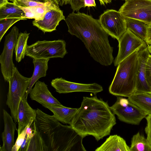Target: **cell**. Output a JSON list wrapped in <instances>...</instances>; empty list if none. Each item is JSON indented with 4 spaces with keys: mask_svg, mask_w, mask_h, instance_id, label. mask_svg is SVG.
I'll use <instances>...</instances> for the list:
<instances>
[{
    "mask_svg": "<svg viewBox=\"0 0 151 151\" xmlns=\"http://www.w3.org/2000/svg\"><path fill=\"white\" fill-rule=\"evenodd\" d=\"M64 20L68 32L82 41L94 60L105 66L112 64L113 48L109 42V35L98 19L83 13L73 12Z\"/></svg>",
    "mask_w": 151,
    "mask_h": 151,
    "instance_id": "1",
    "label": "cell"
},
{
    "mask_svg": "<svg viewBox=\"0 0 151 151\" xmlns=\"http://www.w3.org/2000/svg\"><path fill=\"white\" fill-rule=\"evenodd\" d=\"M116 124L114 114L107 102L96 96L83 97L70 125L84 137L91 135L98 141L110 135Z\"/></svg>",
    "mask_w": 151,
    "mask_h": 151,
    "instance_id": "2",
    "label": "cell"
},
{
    "mask_svg": "<svg viewBox=\"0 0 151 151\" xmlns=\"http://www.w3.org/2000/svg\"><path fill=\"white\" fill-rule=\"evenodd\" d=\"M36 128L42 137L47 151H86L84 138L71 126L64 125L52 116L37 109Z\"/></svg>",
    "mask_w": 151,
    "mask_h": 151,
    "instance_id": "3",
    "label": "cell"
},
{
    "mask_svg": "<svg viewBox=\"0 0 151 151\" xmlns=\"http://www.w3.org/2000/svg\"><path fill=\"white\" fill-rule=\"evenodd\" d=\"M137 51L117 65L114 79L109 86V93L116 96L128 97L135 91L138 66Z\"/></svg>",
    "mask_w": 151,
    "mask_h": 151,
    "instance_id": "4",
    "label": "cell"
},
{
    "mask_svg": "<svg viewBox=\"0 0 151 151\" xmlns=\"http://www.w3.org/2000/svg\"><path fill=\"white\" fill-rule=\"evenodd\" d=\"M31 79V77L27 78L22 76L17 68L15 67L9 82L6 104L9 108L11 115L15 123L18 122L17 114L20 102L25 97Z\"/></svg>",
    "mask_w": 151,
    "mask_h": 151,
    "instance_id": "5",
    "label": "cell"
},
{
    "mask_svg": "<svg viewBox=\"0 0 151 151\" xmlns=\"http://www.w3.org/2000/svg\"><path fill=\"white\" fill-rule=\"evenodd\" d=\"M66 43L63 40L53 41H38L27 45L25 55L32 58H63L68 53Z\"/></svg>",
    "mask_w": 151,
    "mask_h": 151,
    "instance_id": "6",
    "label": "cell"
},
{
    "mask_svg": "<svg viewBox=\"0 0 151 151\" xmlns=\"http://www.w3.org/2000/svg\"><path fill=\"white\" fill-rule=\"evenodd\" d=\"M111 111L121 121L139 125L148 114L128 99L118 96L115 103L110 107Z\"/></svg>",
    "mask_w": 151,
    "mask_h": 151,
    "instance_id": "7",
    "label": "cell"
},
{
    "mask_svg": "<svg viewBox=\"0 0 151 151\" xmlns=\"http://www.w3.org/2000/svg\"><path fill=\"white\" fill-rule=\"evenodd\" d=\"M19 34V29L16 26L13 27L5 37L3 50L0 55L1 73L4 80L8 83L15 67L13 55Z\"/></svg>",
    "mask_w": 151,
    "mask_h": 151,
    "instance_id": "8",
    "label": "cell"
},
{
    "mask_svg": "<svg viewBox=\"0 0 151 151\" xmlns=\"http://www.w3.org/2000/svg\"><path fill=\"white\" fill-rule=\"evenodd\" d=\"M118 11L126 18L151 24V0H125Z\"/></svg>",
    "mask_w": 151,
    "mask_h": 151,
    "instance_id": "9",
    "label": "cell"
},
{
    "mask_svg": "<svg viewBox=\"0 0 151 151\" xmlns=\"http://www.w3.org/2000/svg\"><path fill=\"white\" fill-rule=\"evenodd\" d=\"M103 29L112 38L118 40L126 31V19L118 11H105L98 19Z\"/></svg>",
    "mask_w": 151,
    "mask_h": 151,
    "instance_id": "10",
    "label": "cell"
},
{
    "mask_svg": "<svg viewBox=\"0 0 151 151\" xmlns=\"http://www.w3.org/2000/svg\"><path fill=\"white\" fill-rule=\"evenodd\" d=\"M119 51L114 61L117 66L121 61L134 52L147 47L145 42L128 29L118 40Z\"/></svg>",
    "mask_w": 151,
    "mask_h": 151,
    "instance_id": "11",
    "label": "cell"
},
{
    "mask_svg": "<svg viewBox=\"0 0 151 151\" xmlns=\"http://www.w3.org/2000/svg\"><path fill=\"white\" fill-rule=\"evenodd\" d=\"M51 86L59 93H66L73 92H90L96 95L102 91L103 87L96 83L83 84L69 81L62 78L52 80Z\"/></svg>",
    "mask_w": 151,
    "mask_h": 151,
    "instance_id": "12",
    "label": "cell"
},
{
    "mask_svg": "<svg viewBox=\"0 0 151 151\" xmlns=\"http://www.w3.org/2000/svg\"><path fill=\"white\" fill-rule=\"evenodd\" d=\"M59 6L52 2L43 17L40 20L35 19L32 22L33 25L44 34L56 30L60 22L65 19L63 11Z\"/></svg>",
    "mask_w": 151,
    "mask_h": 151,
    "instance_id": "13",
    "label": "cell"
},
{
    "mask_svg": "<svg viewBox=\"0 0 151 151\" xmlns=\"http://www.w3.org/2000/svg\"><path fill=\"white\" fill-rule=\"evenodd\" d=\"M29 95L32 100L36 101L46 108L51 106H63L52 95L44 82L38 80Z\"/></svg>",
    "mask_w": 151,
    "mask_h": 151,
    "instance_id": "14",
    "label": "cell"
},
{
    "mask_svg": "<svg viewBox=\"0 0 151 151\" xmlns=\"http://www.w3.org/2000/svg\"><path fill=\"white\" fill-rule=\"evenodd\" d=\"M150 55L147 47L138 52V66L135 92L150 93L151 91L146 79V68Z\"/></svg>",
    "mask_w": 151,
    "mask_h": 151,
    "instance_id": "15",
    "label": "cell"
},
{
    "mask_svg": "<svg viewBox=\"0 0 151 151\" xmlns=\"http://www.w3.org/2000/svg\"><path fill=\"white\" fill-rule=\"evenodd\" d=\"M3 114L4 129L1 134L3 145L0 146V150L12 151L15 143L14 139L15 132L16 130L17 131L18 129L13 118L5 110H3Z\"/></svg>",
    "mask_w": 151,
    "mask_h": 151,
    "instance_id": "16",
    "label": "cell"
},
{
    "mask_svg": "<svg viewBox=\"0 0 151 151\" xmlns=\"http://www.w3.org/2000/svg\"><path fill=\"white\" fill-rule=\"evenodd\" d=\"M25 97L21 100L18 108L17 120L18 123V135L31 122L36 119L37 110L32 109Z\"/></svg>",
    "mask_w": 151,
    "mask_h": 151,
    "instance_id": "17",
    "label": "cell"
},
{
    "mask_svg": "<svg viewBox=\"0 0 151 151\" xmlns=\"http://www.w3.org/2000/svg\"><path fill=\"white\" fill-rule=\"evenodd\" d=\"M95 151H130L125 140L117 135H111Z\"/></svg>",
    "mask_w": 151,
    "mask_h": 151,
    "instance_id": "18",
    "label": "cell"
},
{
    "mask_svg": "<svg viewBox=\"0 0 151 151\" xmlns=\"http://www.w3.org/2000/svg\"><path fill=\"white\" fill-rule=\"evenodd\" d=\"M50 59L33 58V63L34 69L30 83L26 91L25 97L27 99L28 94L31 90L32 87L39 79L45 77L48 69V62Z\"/></svg>",
    "mask_w": 151,
    "mask_h": 151,
    "instance_id": "19",
    "label": "cell"
},
{
    "mask_svg": "<svg viewBox=\"0 0 151 151\" xmlns=\"http://www.w3.org/2000/svg\"><path fill=\"white\" fill-rule=\"evenodd\" d=\"M47 109L53 113V116L57 120L64 124L69 125L78 109L63 106H51Z\"/></svg>",
    "mask_w": 151,
    "mask_h": 151,
    "instance_id": "20",
    "label": "cell"
},
{
    "mask_svg": "<svg viewBox=\"0 0 151 151\" xmlns=\"http://www.w3.org/2000/svg\"><path fill=\"white\" fill-rule=\"evenodd\" d=\"M128 99L148 115L151 114V93L135 92Z\"/></svg>",
    "mask_w": 151,
    "mask_h": 151,
    "instance_id": "21",
    "label": "cell"
},
{
    "mask_svg": "<svg viewBox=\"0 0 151 151\" xmlns=\"http://www.w3.org/2000/svg\"><path fill=\"white\" fill-rule=\"evenodd\" d=\"M24 11L14 2H8L0 7V20L7 18H24Z\"/></svg>",
    "mask_w": 151,
    "mask_h": 151,
    "instance_id": "22",
    "label": "cell"
},
{
    "mask_svg": "<svg viewBox=\"0 0 151 151\" xmlns=\"http://www.w3.org/2000/svg\"><path fill=\"white\" fill-rule=\"evenodd\" d=\"M126 20L127 29L145 41L148 24L142 21L133 19L126 18Z\"/></svg>",
    "mask_w": 151,
    "mask_h": 151,
    "instance_id": "23",
    "label": "cell"
},
{
    "mask_svg": "<svg viewBox=\"0 0 151 151\" xmlns=\"http://www.w3.org/2000/svg\"><path fill=\"white\" fill-rule=\"evenodd\" d=\"M29 34L25 31L24 32L19 33L18 35L14 47L15 60L18 63L20 62L25 55L27 42Z\"/></svg>",
    "mask_w": 151,
    "mask_h": 151,
    "instance_id": "24",
    "label": "cell"
},
{
    "mask_svg": "<svg viewBox=\"0 0 151 151\" xmlns=\"http://www.w3.org/2000/svg\"><path fill=\"white\" fill-rule=\"evenodd\" d=\"M130 151H151V146L147 138L138 132L132 138Z\"/></svg>",
    "mask_w": 151,
    "mask_h": 151,
    "instance_id": "25",
    "label": "cell"
},
{
    "mask_svg": "<svg viewBox=\"0 0 151 151\" xmlns=\"http://www.w3.org/2000/svg\"><path fill=\"white\" fill-rule=\"evenodd\" d=\"M33 123L35 134L29 140L26 151H47L42 137L36 129L35 121Z\"/></svg>",
    "mask_w": 151,
    "mask_h": 151,
    "instance_id": "26",
    "label": "cell"
},
{
    "mask_svg": "<svg viewBox=\"0 0 151 151\" xmlns=\"http://www.w3.org/2000/svg\"><path fill=\"white\" fill-rule=\"evenodd\" d=\"M26 19L22 18H12L0 20V42L4 35L13 24L19 20Z\"/></svg>",
    "mask_w": 151,
    "mask_h": 151,
    "instance_id": "27",
    "label": "cell"
},
{
    "mask_svg": "<svg viewBox=\"0 0 151 151\" xmlns=\"http://www.w3.org/2000/svg\"><path fill=\"white\" fill-rule=\"evenodd\" d=\"M52 2L51 1L47 3L42 6L28 7L35 14V20H40L43 17Z\"/></svg>",
    "mask_w": 151,
    "mask_h": 151,
    "instance_id": "28",
    "label": "cell"
},
{
    "mask_svg": "<svg viewBox=\"0 0 151 151\" xmlns=\"http://www.w3.org/2000/svg\"><path fill=\"white\" fill-rule=\"evenodd\" d=\"M28 125L21 132L20 134L18 135L17 138L12 147V151H18L20 148L25 138Z\"/></svg>",
    "mask_w": 151,
    "mask_h": 151,
    "instance_id": "29",
    "label": "cell"
},
{
    "mask_svg": "<svg viewBox=\"0 0 151 151\" xmlns=\"http://www.w3.org/2000/svg\"><path fill=\"white\" fill-rule=\"evenodd\" d=\"M14 3L19 6L27 7L41 6L46 4L28 0H15Z\"/></svg>",
    "mask_w": 151,
    "mask_h": 151,
    "instance_id": "30",
    "label": "cell"
},
{
    "mask_svg": "<svg viewBox=\"0 0 151 151\" xmlns=\"http://www.w3.org/2000/svg\"><path fill=\"white\" fill-rule=\"evenodd\" d=\"M146 79L148 86L151 91V55H150L146 68Z\"/></svg>",
    "mask_w": 151,
    "mask_h": 151,
    "instance_id": "31",
    "label": "cell"
},
{
    "mask_svg": "<svg viewBox=\"0 0 151 151\" xmlns=\"http://www.w3.org/2000/svg\"><path fill=\"white\" fill-rule=\"evenodd\" d=\"M147 122L145 131L147 134V139L151 146V114L147 115L145 117Z\"/></svg>",
    "mask_w": 151,
    "mask_h": 151,
    "instance_id": "32",
    "label": "cell"
},
{
    "mask_svg": "<svg viewBox=\"0 0 151 151\" xmlns=\"http://www.w3.org/2000/svg\"><path fill=\"white\" fill-rule=\"evenodd\" d=\"M68 1L73 12L78 11L81 8L84 7V0H68Z\"/></svg>",
    "mask_w": 151,
    "mask_h": 151,
    "instance_id": "33",
    "label": "cell"
},
{
    "mask_svg": "<svg viewBox=\"0 0 151 151\" xmlns=\"http://www.w3.org/2000/svg\"><path fill=\"white\" fill-rule=\"evenodd\" d=\"M25 13L24 18L25 19H35V17L32 11L29 8L19 6Z\"/></svg>",
    "mask_w": 151,
    "mask_h": 151,
    "instance_id": "34",
    "label": "cell"
},
{
    "mask_svg": "<svg viewBox=\"0 0 151 151\" xmlns=\"http://www.w3.org/2000/svg\"><path fill=\"white\" fill-rule=\"evenodd\" d=\"M30 138V137L26 134L23 142L18 151H26Z\"/></svg>",
    "mask_w": 151,
    "mask_h": 151,
    "instance_id": "35",
    "label": "cell"
},
{
    "mask_svg": "<svg viewBox=\"0 0 151 151\" xmlns=\"http://www.w3.org/2000/svg\"><path fill=\"white\" fill-rule=\"evenodd\" d=\"M145 42L148 46L151 45V24H148L146 38Z\"/></svg>",
    "mask_w": 151,
    "mask_h": 151,
    "instance_id": "36",
    "label": "cell"
},
{
    "mask_svg": "<svg viewBox=\"0 0 151 151\" xmlns=\"http://www.w3.org/2000/svg\"><path fill=\"white\" fill-rule=\"evenodd\" d=\"M84 7L96 6L95 0H84Z\"/></svg>",
    "mask_w": 151,
    "mask_h": 151,
    "instance_id": "37",
    "label": "cell"
},
{
    "mask_svg": "<svg viewBox=\"0 0 151 151\" xmlns=\"http://www.w3.org/2000/svg\"><path fill=\"white\" fill-rule=\"evenodd\" d=\"M56 5L63 6L68 4V0H51Z\"/></svg>",
    "mask_w": 151,
    "mask_h": 151,
    "instance_id": "38",
    "label": "cell"
},
{
    "mask_svg": "<svg viewBox=\"0 0 151 151\" xmlns=\"http://www.w3.org/2000/svg\"><path fill=\"white\" fill-rule=\"evenodd\" d=\"M112 0H99L101 5H105V4H107L110 3Z\"/></svg>",
    "mask_w": 151,
    "mask_h": 151,
    "instance_id": "39",
    "label": "cell"
},
{
    "mask_svg": "<svg viewBox=\"0 0 151 151\" xmlns=\"http://www.w3.org/2000/svg\"><path fill=\"white\" fill-rule=\"evenodd\" d=\"M35 1L42 3L45 4L52 1L51 0H28Z\"/></svg>",
    "mask_w": 151,
    "mask_h": 151,
    "instance_id": "40",
    "label": "cell"
},
{
    "mask_svg": "<svg viewBox=\"0 0 151 151\" xmlns=\"http://www.w3.org/2000/svg\"><path fill=\"white\" fill-rule=\"evenodd\" d=\"M8 2V0H0V7Z\"/></svg>",
    "mask_w": 151,
    "mask_h": 151,
    "instance_id": "41",
    "label": "cell"
},
{
    "mask_svg": "<svg viewBox=\"0 0 151 151\" xmlns=\"http://www.w3.org/2000/svg\"><path fill=\"white\" fill-rule=\"evenodd\" d=\"M147 47L150 53L151 54V45H148Z\"/></svg>",
    "mask_w": 151,
    "mask_h": 151,
    "instance_id": "42",
    "label": "cell"
},
{
    "mask_svg": "<svg viewBox=\"0 0 151 151\" xmlns=\"http://www.w3.org/2000/svg\"><path fill=\"white\" fill-rule=\"evenodd\" d=\"M124 0L125 1V0Z\"/></svg>",
    "mask_w": 151,
    "mask_h": 151,
    "instance_id": "43",
    "label": "cell"
}]
</instances>
